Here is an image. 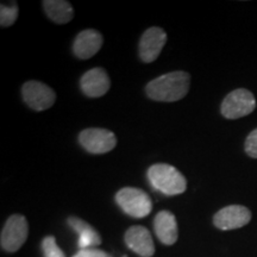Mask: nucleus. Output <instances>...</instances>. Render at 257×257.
Instances as JSON below:
<instances>
[{
    "instance_id": "nucleus-1",
    "label": "nucleus",
    "mask_w": 257,
    "mask_h": 257,
    "mask_svg": "<svg viewBox=\"0 0 257 257\" xmlns=\"http://www.w3.org/2000/svg\"><path fill=\"white\" fill-rule=\"evenodd\" d=\"M191 75L184 70L170 72L154 79L146 86V93L155 101L174 102L188 94Z\"/></svg>"
},
{
    "instance_id": "nucleus-2",
    "label": "nucleus",
    "mask_w": 257,
    "mask_h": 257,
    "mask_svg": "<svg viewBox=\"0 0 257 257\" xmlns=\"http://www.w3.org/2000/svg\"><path fill=\"white\" fill-rule=\"evenodd\" d=\"M148 179L156 189L166 195H178L187 189V180L175 167L157 163L148 169Z\"/></svg>"
},
{
    "instance_id": "nucleus-3",
    "label": "nucleus",
    "mask_w": 257,
    "mask_h": 257,
    "mask_svg": "<svg viewBox=\"0 0 257 257\" xmlns=\"http://www.w3.org/2000/svg\"><path fill=\"white\" fill-rule=\"evenodd\" d=\"M115 201L127 216L134 218L147 217L153 210L152 199L140 188H121L115 194Z\"/></svg>"
},
{
    "instance_id": "nucleus-4",
    "label": "nucleus",
    "mask_w": 257,
    "mask_h": 257,
    "mask_svg": "<svg viewBox=\"0 0 257 257\" xmlns=\"http://www.w3.org/2000/svg\"><path fill=\"white\" fill-rule=\"evenodd\" d=\"M256 108V99L249 89L237 88L224 98L220 113L226 119H239L252 113Z\"/></svg>"
},
{
    "instance_id": "nucleus-5",
    "label": "nucleus",
    "mask_w": 257,
    "mask_h": 257,
    "mask_svg": "<svg viewBox=\"0 0 257 257\" xmlns=\"http://www.w3.org/2000/svg\"><path fill=\"white\" fill-rule=\"evenodd\" d=\"M29 234V224L27 218L22 214H12L6 220L2 230L0 244L3 250L8 252H16L23 246Z\"/></svg>"
},
{
    "instance_id": "nucleus-6",
    "label": "nucleus",
    "mask_w": 257,
    "mask_h": 257,
    "mask_svg": "<svg viewBox=\"0 0 257 257\" xmlns=\"http://www.w3.org/2000/svg\"><path fill=\"white\" fill-rule=\"evenodd\" d=\"M23 100L31 110L41 112L50 108L56 101V93L46 83L31 80L22 87Z\"/></svg>"
},
{
    "instance_id": "nucleus-7",
    "label": "nucleus",
    "mask_w": 257,
    "mask_h": 257,
    "mask_svg": "<svg viewBox=\"0 0 257 257\" xmlns=\"http://www.w3.org/2000/svg\"><path fill=\"white\" fill-rule=\"evenodd\" d=\"M79 143L91 154H106L117 146V137L107 128L88 127L79 134Z\"/></svg>"
},
{
    "instance_id": "nucleus-8",
    "label": "nucleus",
    "mask_w": 257,
    "mask_h": 257,
    "mask_svg": "<svg viewBox=\"0 0 257 257\" xmlns=\"http://www.w3.org/2000/svg\"><path fill=\"white\" fill-rule=\"evenodd\" d=\"M251 220V212L242 205H229L221 208L213 216V224L217 229L236 230L248 225Z\"/></svg>"
},
{
    "instance_id": "nucleus-9",
    "label": "nucleus",
    "mask_w": 257,
    "mask_h": 257,
    "mask_svg": "<svg viewBox=\"0 0 257 257\" xmlns=\"http://www.w3.org/2000/svg\"><path fill=\"white\" fill-rule=\"evenodd\" d=\"M167 43V34L163 29L153 27L144 31L138 44V54L144 63L157 60Z\"/></svg>"
},
{
    "instance_id": "nucleus-10",
    "label": "nucleus",
    "mask_w": 257,
    "mask_h": 257,
    "mask_svg": "<svg viewBox=\"0 0 257 257\" xmlns=\"http://www.w3.org/2000/svg\"><path fill=\"white\" fill-rule=\"evenodd\" d=\"M110 87V78L104 68L89 69L80 79V88L89 98H100L108 92Z\"/></svg>"
},
{
    "instance_id": "nucleus-11",
    "label": "nucleus",
    "mask_w": 257,
    "mask_h": 257,
    "mask_svg": "<svg viewBox=\"0 0 257 257\" xmlns=\"http://www.w3.org/2000/svg\"><path fill=\"white\" fill-rule=\"evenodd\" d=\"M102 35L94 29H87L78 34L73 43V53L78 59L88 60L91 59L101 49Z\"/></svg>"
},
{
    "instance_id": "nucleus-12",
    "label": "nucleus",
    "mask_w": 257,
    "mask_h": 257,
    "mask_svg": "<svg viewBox=\"0 0 257 257\" xmlns=\"http://www.w3.org/2000/svg\"><path fill=\"white\" fill-rule=\"evenodd\" d=\"M125 243L128 249L142 257H152L155 252V245L149 230L141 225L128 227L125 232Z\"/></svg>"
},
{
    "instance_id": "nucleus-13",
    "label": "nucleus",
    "mask_w": 257,
    "mask_h": 257,
    "mask_svg": "<svg viewBox=\"0 0 257 257\" xmlns=\"http://www.w3.org/2000/svg\"><path fill=\"white\" fill-rule=\"evenodd\" d=\"M154 230L157 238L165 245H173L179 238L178 221L172 212L161 211L154 218Z\"/></svg>"
},
{
    "instance_id": "nucleus-14",
    "label": "nucleus",
    "mask_w": 257,
    "mask_h": 257,
    "mask_svg": "<svg viewBox=\"0 0 257 257\" xmlns=\"http://www.w3.org/2000/svg\"><path fill=\"white\" fill-rule=\"evenodd\" d=\"M67 223L79 234V246L81 249H93L101 244V237L94 227L87 221L80 219L78 217H69Z\"/></svg>"
},
{
    "instance_id": "nucleus-15",
    "label": "nucleus",
    "mask_w": 257,
    "mask_h": 257,
    "mask_svg": "<svg viewBox=\"0 0 257 257\" xmlns=\"http://www.w3.org/2000/svg\"><path fill=\"white\" fill-rule=\"evenodd\" d=\"M49 19L56 24H67L74 18V10L66 0H44L42 3Z\"/></svg>"
},
{
    "instance_id": "nucleus-16",
    "label": "nucleus",
    "mask_w": 257,
    "mask_h": 257,
    "mask_svg": "<svg viewBox=\"0 0 257 257\" xmlns=\"http://www.w3.org/2000/svg\"><path fill=\"white\" fill-rule=\"evenodd\" d=\"M18 5L17 3H11V4H4L3 3L0 6V25L2 28H9L18 18Z\"/></svg>"
},
{
    "instance_id": "nucleus-17",
    "label": "nucleus",
    "mask_w": 257,
    "mask_h": 257,
    "mask_svg": "<svg viewBox=\"0 0 257 257\" xmlns=\"http://www.w3.org/2000/svg\"><path fill=\"white\" fill-rule=\"evenodd\" d=\"M42 251L44 257H66L64 252L57 245L54 236H48L42 240Z\"/></svg>"
},
{
    "instance_id": "nucleus-18",
    "label": "nucleus",
    "mask_w": 257,
    "mask_h": 257,
    "mask_svg": "<svg viewBox=\"0 0 257 257\" xmlns=\"http://www.w3.org/2000/svg\"><path fill=\"white\" fill-rule=\"evenodd\" d=\"M244 150L249 157L257 159V128L248 135L245 143H244Z\"/></svg>"
},
{
    "instance_id": "nucleus-19",
    "label": "nucleus",
    "mask_w": 257,
    "mask_h": 257,
    "mask_svg": "<svg viewBox=\"0 0 257 257\" xmlns=\"http://www.w3.org/2000/svg\"><path fill=\"white\" fill-rule=\"evenodd\" d=\"M73 257H112L110 253H107L104 250L99 249H81Z\"/></svg>"
}]
</instances>
